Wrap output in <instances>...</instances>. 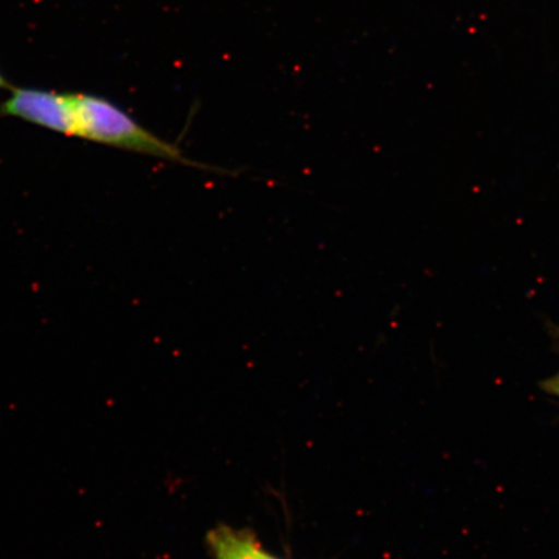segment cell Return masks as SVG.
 <instances>
[{
    "instance_id": "cell-1",
    "label": "cell",
    "mask_w": 559,
    "mask_h": 559,
    "mask_svg": "<svg viewBox=\"0 0 559 559\" xmlns=\"http://www.w3.org/2000/svg\"><path fill=\"white\" fill-rule=\"evenodd\" d=\"M0 114L20 118L40 128L60 132L62 135L145 153L202 170L229 174L218 167H210L187 158L178 145L153 134L124 110L102 97L15 88L0 107Z\"/></svg>"
},
{
    "instance_id": "cell-2",
    "label": "cell",
    "mask_w": 559,
    "mask_h": 559,
    "mask_svg": "<svg viewBox=\"0 0 559 559\" xmlns=\"http://www.w3.org/2000/svg\"><path fill=\"white\" fill-rule=\"evenodd\" d=\"M207 545L214 559H282L262 547L249 530H239L226 524L210 531Z\"/></svg>"
},
{
    "instance_id": "cell-3",
    "label": "cell",
    "mask_w": 559,
    "mask_h": 559,
    "mask_svg": "<svg viewBox=\"0 0 559 559\" xmlns=\"http://www.w3.org/2000/svg\"><path fill=\"white\" fill-rule=\"evenodd\" d=\"M540 388L545 391V393L559 400V372L549 377L548 380L540 382Z\"/></svg>"
},
{
    "instance_id": "cell-5",
    "label": "cell",
    "mask_w": 559,
    "mask_h": 559,
    "mask_svg": "<svg viewBox=\"0 0 559 559\" xmlns=\"http://www.w3.org/2000/svg\"><path fill=\"white\" fill-rule=\"evenodd\" d=\"M557 334H558V337H559V330H557Z\"/></svg>"
},
{
    "instance_id": "cell-4",
    "label": "cell",
    "mask_w": 559,
    "mask_h": 559,
    "mask_svg": "<svg viewBox=\"0 0 559 559\" xmlns=\"http://www.w3.org/2000/svg\"><path fill=\"white\" fill-rule=\"evenodd\" d=\"M9 87V83L4 80L2 73H0V88Z\"/></svg>"
}]
</instances>
